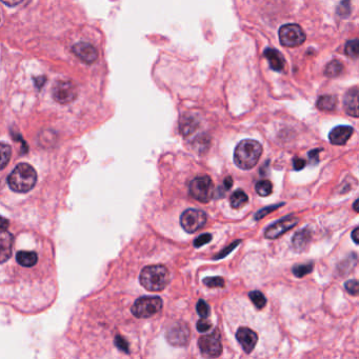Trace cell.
Here are the masks:
<instances>
[{"label": "cell", "instance_id": "obj_21", "mask_svg": "<svg viewBox=\"0 0 359 359\" xmlns=\"http://www.w3.org/2000/svg\"><path fill=\"white\" fill-rule=\"evenodd\" d=\"M336 97L333 95H323L317 99L316 106L321 111H332L335 109Z\"/></svg>", "mask_w": 359, "mask_h": 359}, {"label": "cell", "instance_id": "obj_37", "mask_svg": "<svg viewBox=\"0 0 359 359\" xmlns=\"http://www.w3.org/2000/svg\"><path fill=\"white\" fill-rule=\"evenodd\" d=\"M9 220L3 216H0V230H6L9 228Z\"/></svg>", "mask_w": 359, "mask_h": 359}, {"label": "cell", "instance_id": "obj_25", "mask_svg": "<svg viewBox=\"0 0 359 359\" xmlns=\"http://www.w3.org/2000/svg\"><path fill=\"white\" fill-rule=\"evenodd\" d=\"M255 190L258 195L260 196H269L273 192V185L269 180H259L255 184Z\"/></svg>", "mask_w": 359, "mask_h": 359}, {"label": "cell", "instance_id": "obj_9", "mask_svg": "<svg viewBox=\"0 0 359 359\" xmlns=\"http://www.w3.org/2000/svg\"><path fill=\"white\" fill-rule=\"evenodd\" d=\"M52 93L54 100L60 104H69L77 97L76 86L70 81H57Z\"/></svg>", "mask_w": 359, "mask_h": 359}, {"label": "cell", "instance_id": "obj_4", "mask_svg": "<svg viewBox=\"0 0 359 359\" xmlns=\"http://www.w3.org/2000/svg\"><path fill=\"white\" fill-rule=\"evenodd\" d=\"M162 299L158 296H142L138 298L131 309L132 314L138 318H149L162 309Z\"/></svg>", "mask_w": 359, "mask_h": 359}, {"label": "cell", "instance_id": "obj_12", "mask_svg": "<svg viewBox=\"0 0 359 359\" xmlns=\"http://www.w3.org/2000/svg\"><path fill=\"white\" fill-rule=\"evenodd\" d=\"M236 339L245 353L250 354L258 341V336L253 330L249 328H239L236 332Z\"/></svg>", "mask_w": 359, "mask_h": 359}, {"label": "cell", "instance_id": "obj_32", "mask_svg": "<svg viewBox=\"0 0 359 359\" xmlns=\"http://www.w3.org/2000/svg\"><path fill=\"white\" fill-rule=\"evenodd\" d=\"M213 236L209 233H205V234H202L200 236H198L195 240H194V247L195 248H200L202 245L209 243L212 240Z\"/></svg>", "mask_w": 359, "mask_h": 359}, {"label": "cell", "instance_id": "obj_33", "mask_svg": "<svg viewBox=\"0 0 359 359\" xmlns=\"http://www.w3.org/2000/svg\"><path fill=\"white\" fill-rule=\"evenodd\" d=\"M345 290H347L351 295H357L358 294V281L356 279L353 280H349L345 282Z\"/></svg>", "mask_w": 359, "mask_h": 359}, {"label": "cell", "instance_id": "obj_10", "mask_svg": "<svg viewBox=\"0 0 359 359\" xmlns=\"http://www.w3.org/2000/svg\"><path fill=\"white\" fill-rule=\"evenodd\" d=\"M299 219L294 215H288L282 219H279L278 221L271 224L270 227L265 230L264 235L268 239H276L287 233L292 228H294L298 223Z\"/></svg>", "mask_w": 359, "mask_h": 359}, {"label": "cell", "instance_id": "obj_3", "mask_svg": "<svg viewBox=\"0 0 359 359\" xmlns=\"http://www.w3.org/2000/svg\"><path fill=\"white\" fill-rule=\"evenodd\" d=\"M37 181L36 171L28 163H20L15 167L8 177L9 187L16 193L30 192Z\"/></svg>", "mask_w": 359, "mask_h": 359}, {"label": "cell", "instance_id": "obj_8", "mask_svg": "<svg viewBox=\"0 0 359 359\" xmlns=\"http://www.w3.org/2000/svg\"><path fill=\"white\" fill-rule=\"evenodd\" d=\"M207 213L197 209L185 210L180 217L181 227L188 233H195L196 231L202 229L207 223Z\"/></svg>", "mask_w": 359, "mask_h": 359}, {"label": "cell", "instance_id": "obj_39", "mask_svg": "<svg viewBox=\"0 0 359 359\" xmlns=\"http://www.w3.org/2000/svg\"><path fill=\"white\" fill-rule=\"evenodd\" d=\"M352 239H353V241L356 244L359 243V229L358 228H355L354 231L352 232Z\"/></svg>", "mask_w": 359, "mask_h": 359}, {"label": "cell", "instance_id": "obj_16", "mask_svg": "<svg viewBox=\"0 0 359 359\" xmlns=\"http://www.w3.org/2000/svg\"><path fill=\"white\" fill-rule=\"evenodd\" d=\"M311 241H312V231L308 228H305L295 233L293 238H292V247H293V249L296 252H298V253H301V252L307 251Z\"/></svg>", "mask_w": 359, "mask_h": 359}, {"label": "cell", "instance_id": "obj_20", "mask_svg": "<svg viewBox=\"0 0 359 359\" xmlns=\"http://www.w3.org/2000/svg\"><path fill=\"white\" fill-rule=\"evenodd\" d=\"M248 201H249V197L242 190L235 191L230 197L231 207L234 208V209L242 208L243 205H245L248 203Z\"/></svg>", "mask_w": 359, "mask_h": 359}, {"label": "cell", "instance_id": "obj_18", "mask_svg": "<svg viewBox=\"0 0 359 359\" xmlns=\"http://www.w3.org/2000/svg\"><path fill=\"white\" fill-rule=\"evenodd\" d=\"M345 111L349 115L353 117H358V88L354 86L351 89L344 98Z\"/></svg>", "mask_w": 359, "mask_h": 359}, {"label": "cell", "instance_id": "obj_5", "mask_svg": "<svg viewBox=\"0 0 359 359\" xmlns=\"http://www.w3.org/2000/svg\"><path fill=\"white\" fill-rule=\"evenodd\" d=\"M190 195L197 201L208 203L214 196V184L210 176L195 177L190 183Z\"/></svg>", "mask_w": 359, "mask_h": 359}, {"label": "cell", "instance_id": "obj_34", "mask_svg": "<svg viewBox=\"0 0 359 359\" xmlns=\"http://www.w3.org/2000/svg\"><path fill=\"white\" fill-rule=\"evenodd\" d=\"M205 319L207 318H201L200 320H198L196 323V329L198 332H200V333H205V332H208L211 329V323L205 320Z\"/></svg>", "mask_w": 359, "mask_h": 359}, {"label": "cell", "instance_id": "obj_15", "mask_svg": "<svg viewBox=\"0 0 359 359\" xmlns=\"http://www.w3.org/2000/svg\"><path fill=\"white\" fill-rule=\"evenodd\" d=\"M353 128L349 125H338L330 132V142L334 145H343L348 142L350 137L353 134Z\"/></svg>", "mask_w": 359, "mask_h": 359}, {"label": "cell", "instance_id": "obj_1", "mask_svg": "<svg viewBox=\"0 0 359 359\" xmlns=\"http://www.w3.org/2000/svg\"><path fill=\"white\" fill-rule=\"evenodd\" d=\"M262 155V145L253 139H244L234 151V162L239 169L251 170Z\"/></svg>", "mask_w": 359, "mask_h": 359}, {"label": "cell", "instance_id": "obj_2", "mask_svg": "<svg viewBox=\"0 0 359 359\" xmlns=\"http://www.w3.org/2000/svg\"><path fill=\"white\" fill-rule=\"evenodd\" d=\"M170 273L162 264L149 265L142 269L139 275V282L144 289L152 292H160L168 287Z\"/></svg>", "mask_w": 359, "mask_h": 359}, {"label": "cell", "instance_id": "obj_19", "mask_svg": "<svg viewBox=\"0 0 359 359\" xmlns=\"http://www.w3.org/2000/svg\"><path fill=\"white\" fill-rule=\"evenodd\" d=\"M17 263L23 268H33L38 262V255L35 251H18L16 253Z\"/></svg>", "mask_w": 359, "mask_h": 359}, {"label": "cell", "instance_id": "obj_14", "mask_svg": "<svg viewBox=\"0 0 359 359\" xmlns=\"http://www.w3.org/2000/svg\"><path fill=\"white\" fill-rule=\"evenodd\" d=\"M14 237L6 230H0V264L9 260L12 255Z\"/></svg>", "mask_w": 359, "mask_h": 359}, {"label": "cell", "instance_id": "obj_17", "mask_svg": "<svg viewBox=\"0 0 359 359\" xmlns=\"http://www.w3.org/2000/svg\"><path fill=\"white\" fill-rule=\"evenodd\" d=\"M264 56L267 57L269 60L270 66L272 70L276 72H282L284 69V58L280 52H278L275 49L268 48L264 50Z\"/></svg>", "mask_w": 359, "mask_h": 359}, {"label": "cell", "instance_id": "obj_40", "mask_svg": "<svg viewBox=\"0 0 359 359\" xmlns=\"http://www.w3.org/2000/svg\"><path fill=\"white\" fill-rule=\"evenodd\" d=\"M223 184H224L225 189L230 190L232 188V185H233V179H232V177L231 176H228L227 178H225L224 181H223Z\"/></svg>", "mask_w": 359, "mask_h": 359}, {"label": "cell", "instance_id": "obj_24", "mask_svg": "<svg viewBox=\"0 0 359 359\" xmlns=\"http://www.w3.org/2000/svg\"><path fill=\"white\" fill-rule=\"evenodd\" d=\"M249 297L253 302V304L258 310H261L267 304V298L259 291H252L249 293Z\"/></svg>", "mask_w": 359, "mask_h": 359}, {"label": "cell", "instance_id": "obj_13", "mask_svg": "<svg viewBox=\"0 0 359 359\" xmlns=\"http://www.w3.org/2000/svg\"><path fill=\"white\" fill-rule=\"evenodd\" d=\"M72 51L79 59H80V60H82L83 62L88 63V64L95 62L98 57V53L96 49L89 43H84V42L76 43L72 48Z\"/></svg>", "mask_w": 359, "mask_h": 359}, {"label": "cell", "instance_id": "obj_22", "mask_svg": "<svg viewBox=\"0 0 359 359\" xmlns=\"http://www.w3.org/2000/svg\"><path fill=\"white\" fill-rule=\"evenodd\" d=\"M12 155V149L10 145L0 142V171L4 169L10 162Z\"/></svg>", "mask_w": 359, "mask_h": 359}, {"label": "cell", "instance_id": "obj_11", "mask_svg": "<svg viewBox=\"0 0 359 359\" xmlns=\"http://www.w3.org/2000/svg\"><path fill=\"white\" fill-rule=\"evenodd\" d=\"M167 340L174 347H184L190 340V330L185 323L173 324L167 332Z\"/></svg>", "mask_w": 359, "mask_h": 359}, {"label": "cell", "instance_id": "obj_23", "mask_svg": "<svg viewBox=\"0 0 359 359\" xmlns=\"http://www.w3.org/2000/svg\"><path fill=\"white\" fill-rule=\"evenodd\" d=\"M342 70H343L342 63L339 60H337V59H335V60H332L327 65V68H325V71H324V74L330 77H336L341 74Z\"/></svg>", "mask_w": 359, "mask_h": 359}, {"label": "cell", "instance_id": "obj_7", "mask_svg": "<svg viewBox=\"0 0 359 359\" xmlns=\"http://www.w3.org/2000/svg\"><path fill=\"white\" fill-rule=\"evenodd\" d=\"M198 348L205 357L216 358L220 356L222 354V343L219 330L216 329L213 331V333L199 338Z\"/></svg>", "mask_w": 359, "mask_h": 359}, {"label": "cell", "instance_id": "obj_31", "mask_svg": "<svg viewBox=\"0 0 359 359\" xmlns=\"http://www.w3.org/2000/svg\"><path fill=\"white\" fill-rule=\"evenodd\" d=\"M240 242H241V240H236L234 243H232V244H230L229 245V247L228 248H225V249H223L221 252H220V253H218L217 255H215L214 257H213V259H214V260H217V259H221V258H224L225 256H227V255H229L230 253H231V252L233 251V250H234L236 247H237V245H239V244H240Z\"/></svg>", "mask_w": 359, "mask_h": 359}, {"label": "cell", "instance_id": "obj_29", "mask_svg": "<svg viewBox=\"0 0 359 359\" xmlns=\"http://www.w3.org/2000/svg\"><path fill=\"white\" fill-rule=\"evenodd\" d=\"M283 204L284 203H279V204H274V205H270V207H267V208H263V209H261L260 211H258L256 213L255 216H254V219H255V220H260V219H262L263 217H265L268 214H270V213L277 210L279 207H282Z\"/></svg>", "mask_w": 359, "mask_h": 359}, {"label": "cell", "instance_id": "obj_30", "mask_svg": "<svg viewBox=\"0 0 359 359\" xmlns=\"http://www.w3.org/2000/svg\"><path fill=\"white\" fill-rule=\"evenodd\" d=\"M345 54H347L350 57L357 58V56H358V41H357L356 38L353 39V40L349 41L347 43V45H345Z\"/></svg>", "mask_w": 359, "mask_h": 359}, {"label": "cell", "instance_id": "obj_42", "mask_svg": "<svg viewBox=\"0 0 359 359\" xmlns=\"http://www.w3.org/2000/svg\"><path fill=\"white\" fill-rule=\"evenodd\" d=\"M358 201H359L358 199H356L355 202H354V207H353V208H354V211H355V212H358V207H357V205H358Z\"/></svg>", "mask_w": 359, "mask_h": 359}, {"label": "cell", "instance_id": "obj_36", "mask_svg": "<svg viewBox=\"0 0 359 359\" xmlns=\"http://www.w3.org/2000/svg\"><path fill=\"white\" fill-rule=\"evenodd\" d=\"M321 151H322V149H315V150H312V151L309 152L308 155H309V158H310V160H311L312 163L316 164V163L319 162V158H318L319 156H318V154Z\"/></svg>", "mask_w": 359, "mask_h": 359}, {"label": "cell", "instance_id": "obj_35", "mask_svg": "<svg viewBox=\"0 0 359 359\" xmlns=\"http://www.w3.org/2000/svg\"><path fill=\"white\" fill-rule=\"evenodd\" d=\"M305 164H307V162H305L304 159L300 158V157H294L293 158V168L295 171H300L302 170Z\"/></svg>", "mask_w": 359, "mask_h": 359}, {"label": "cell", "instance_id": "obj_41", "mask_svg": "<svg viewBox=\"0 0 359 359\" xmlns=\"http://www.w3.org/2000/svg\"><path fill=\"white\" fill-rule=\"evenodd\" d=\"M45 82V78L43 76H39L35 78V84L38 86V88H41V86L44 84Z\"/></svg>", "mask_w": 359, "mask_h": 359}, {"label": "cell", "instance_id": "obj_6", "mask_svg": "<svg viewBox=\"0 0 359 359\" xmlns=\"http://www.w3.org/2000/svg\"><path fill=\"white\" fill-rule=\"evenodd\" d=\"M279 41L287 48H296L301 45L305 41V33L301 26L294 23H289L282 25L278 32Z\"/></svg>", "mask_w": 359, "mask_h": 359}, {"label": "cell", "instance_id": "obj_27", "mask_svg": "<svg viewBox=\"0 0 359 359\" xmlns=\"http://www.w3.org/2000/svg\"><path fill=\"white\" fill-rule=\"evenodd\" d=\"M203 283L209 288H223L224 279L222 277H207L203 279Z\"/></svg>", "mask_w": 359, "mask_h": 359}, {"label": "cell", "instance_id": "obj_28", "mask_svg": "<svg viewBox=\"0 0 359 359\" xmlns=\"http://www.w3.org/2000/svg\"><path fill=\"white\" fill-rule=\"evenodd\" d=\"M196 311L201 318H208L210 315V307L203 299H199L196 304Z\"/></svg>", "mask_w": 359, "mask_h": 359}, {"label": "cell", "instance_id": "obj_26", "mask_svg": "<svg viewBox=\"0 0 359 359\" xmlns=\"http://www.w3.org/2000/svg\"><path fill=\"white\" fill-rule=\"evenodd\" d=\"M313 267H314L313 262L296 264L293 268V270H292V272H293V274L296 277H304L305 275H308L309 273H311L312 271H313Z\"/></svg>", "mask_w": 359, "mask_h": 359}, {"label": "cell", "instance_id": "obj_38", "mask_svg": "<svg viewBox=\"0 0 359 359\" xmlns=\"http://www.w3.org/2000/svg\"><path fill=\"white\" fill-rule=\"evenodd\" d=\"M0 1L3 2L5 5H8V6H15L19 3H21L23 0H0Z\"/></svg>", "mask_w": 359, "mask_h": 359}]
</instances>
